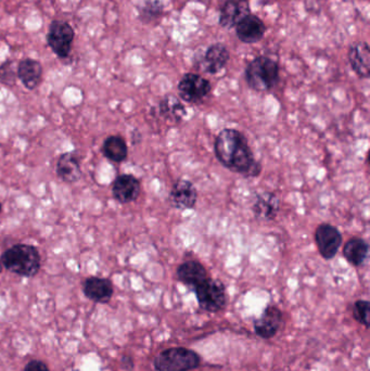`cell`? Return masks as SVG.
<instances>
[{
    "instance_id": "obj_1",
    "label": "cell",
    "mask_w": 370,
    "mask_h": 371,
    "mask_svg": "<svg viewBox=\"0 0 370 371\" xmlns=\"http://www.w3.org/2000/svg\"><path fill=\"white\" fill-rule=\"evenodd\" d=\"M215 156L225 168L245 176H257L260 163L254 160L248 139L242 133L233 128H225L215 139Z\"/></svg>"
},
{
    "instance_id": "obj_2",
    "label": "cell",
    "mask_w": 370,
    "mask_h": 371,
    "mask_svg": "<svg viewBox=\"0 0 370 371\" xmlns=\"http://www.w3.org/2000/svg\"><path fill=\"white\" fill-rule=\"evenodd\" d=\"M0 261L8 271L27 278L36 276L41 265V254L37 248L25 243L6 250Z\"/></svg>"
},
{
    "instance_id": "obj_3",
    "label": "cell",
    "mask_w": 370,
    "mask_h": 371,
    "mask_svg": "<svg viewBox=\"0 0 370 371\" xmlns=\"http://www.w3.org/2000/svg\"><path fill=\"white\" fill-rule=\"evenodd\" d=\"M245 79L253 90H270L278 82V63L266 55L255 58L245 69Z\"/></svg>"
},
{
    "instance_id": "obj_4",
    "label": "cell",
    "mask_w": 370,
    "mask_h": 371,
    "mask_svg": "<svg viewBox=\"0 0 370 371\" xmlns=\"http://www.w3.org/2000/svg\"><path fill=\"white\" fill-rule=\"evenodd\" d=\"M201 357L186 347H171L156 355L153 360L158 371H190L200 366Z\"/></svg>"
},
{
    "instance_id": "obj_5",
    "label": "cell",
    "mask_w": 370,
    "mask_h": 371,
    "mask_svg": "<svg viewBox=\"0 0 370 371\" xmlns=\"http://www.w3.org/2000/svg\"><path fill=\"white\" fill-rule=\"evenodd\" d=\"M196 297L200 307L210 313H217L226 306V291L223 283L207 278L195 288Z\"/></svg>"
},
{
    "instance_id": "obj_6",
    "label": "cell",
    "mask_w": 370,
    "mask_h": 371,
    "mask_svg": "<svg viewBox=\"0 0 370 371\" xmlns=\"http://www.w3.org/2000/svg\"><path fill=\"white\" fill-rule=\"evenodd\" d=\"M74 41V29L67 22L55 20L49 27L47 43L51 50L61 59L69 57Z\"/></svg>"
},
{
    "instance_id": "obj_7",
    "label": "cell",
    "mask_w": 370,
    "mask_h": 371,
    "mask_svg": "<svg viewBox=\"0 0 370 371\" xmlns=\"http://www.w3.org/2000/svg\"><path fill=\"white\" fill-rule=\"evenodd\" d=\"M178 94L188 103H200L211 93V83L201 75L187 73L178 83Z\"/></svg>"
},
{
    "instance_id": "obj_8",
    "label": "cell",
    "mask_w": 370,
    "mask_h": 371,
    "mask_svg": "<svg viewBox=\"0 0 370 371\" xmlns=\"http://www.w3.org/2000/svg\"><path fill=\"white\" fill-rule=\"evenodd\" d=\"M315 242L324 259H334L342 245L341 233L330 224H322L316 229Z\"/></svg>"
},
{
    "instance_id": "obj_9",
    "label": "cell",
    "mask_w": 370,
    "mask_h": 371,
    "mask_svg": "<svg viewBox=\"0 0 370 371\" xmlns=\"http://www.w3.org/2000/svg\"><path fill=\"white\" fill-rule=\"evenodd\" d=\"M282 323H284V315L278 307H266L260 318L255 321V333L265 340L274 338L282 327Z\"/></svg>"
},
{
    "instance_id": "obj_10",
    "label": "cell",
    "mask_w": 370,
    "mask_h": 371,
    "mask_svg": "<svg viewBox=\"0 0 370 371\" xmlns=\"http://www.w3.org/2000/svg\"><path fill=\"white\" fill-rule=\"evenodd\" d=\"M237 37L245 43H256L266 33V25L257 15L249 13L235 25Z\"/></svg>"
},
{
    "instance_id": "obj_11",
    "label": "cell",
    "mask_w": 370,
    "mask_h": 371,
    "mask_svg": "<svg viewBox=\"0 0 370 371\" xmlns=\"http://www.w3.org/2000/svg\"><path fill=\"white\" fill-rule=\"evenodd\" d=\"M140 182L130 174L118 176L112 184V194L114 199L122 204L132 203L138 199L140 194Z\"/></svg>"
},
{
    "instance_id": "obj_12",
    "label": "cell",
    "mask_w": 370,
    "mask_h": 371,
    "mask_svg": "<svg viewBox=\"0 0 370 371\" xmlns=\"http://www.w3.org/2000/svg\"><path fill=\"white\" fill-rule=\"evenodd\" d=\"M249 13H250L249 0H226L221 8L219 25L224 29H233L238 25V22Z\"/></svg>"
},
{
    "instance_id": "obj_13",
    "label": "cell",
    "mask_w": 370,
    "mask_h": 371,
    "mask_svg": "<svg viewBox=\"0 0 370 371\" xmlns=\"http://www.w3.org/2000/svg\"><path fill=\"white\" fill-rule=\"evenodd\" d=\"M197 189L193 182L179 180L170 192V203L177 210H190L197 202Z\"/></svg>"
},
{
    "instance_id": "obj_14",
    "label": "cell",
    "mask_w": 370,
    "mask_h": 371,
    "mask_svg": "<svg viewBox=\"0 0 370 371\" xmlns=\"http://www.w3.org/2000/svg\"><path fill=\"white\" fill-rule=\"evenodd\" d=\"M231 53L226 46L221 43H213L205 50L202 58L201 67L207 74H217L228 63Z\"/></svg>"
},
{
    "instance_id": "obj_15",
    "label": "cell",
    "mask_w": 370,
    "mask_h": 371,
    "mask_svg": "<svg viewBox=\"0 0 370 371\" xmlns=\"http://www.w3.org/2000/svg\"><path fill=\"white\" fill-rule=\"evenodd\" d=\"M85 295L90 301L106 304L114 297V288L111 281L107 278L89 277L84 283Z\"/></svg>"
},
{
    "instance_id": "obj_16",
    "label": "cell",
    "mask_w": 370,
    "mask_h": 371,
    "mask_svg": "<svg viewBox=\"0 0 370 371\" xmlns=\"http://www.w3.org/2000/svg\"><path fill=\"white\" fill-rule=\"evenodd\" d=\"M349 61L354 72L362 77L368 79L370 74V48L365 41H357L349 49Z\"/></svg>"
},
{
    "instance_id": "obj_17",
    "label": "cell",
    "mask_w": 370,
    "mask_h": 371,
    "mask_svg": "<svg viewBox=\"0 0 370 371\" xmlns=\"http://www.w3.org/2000/svg\"><path fill=\"white\" fill-rule=\"evenodd\" d=\"M57 175L67 184H74L82 177L80 158L73 152H65L59 156L55 168Z\"/></svg>"
},
{
    "instance_id": "obj_18",
    "label": "cell",
    "mask_w": 370,
    "mask_h": 371,
    "mask_svg": "<svg viewBox=\"0 0 370 371\" xmlns=\"http://www.w3.org/2000/svg\"><path fill=\"white\" fill-rule=\"evenodd\" d=\"M17 76L25 88L33 90L39 87L43 79V67L34 59H23L18 65Z\"/></svg>"
},
{
    "instance_id": "obj_19",
    "label": "cell",
    "mask_w": 370,
    "mask_h": 371,
    "mask_svg": "<svg viewBox=\"0 0 370 371\" xmlns=\"http://www.w3.org/2000/svg\"><path fill=\"white\" fill-rule=\"evenodd\" d=\"M177 277L181 283L195 289L197 285L207 281V269L205 266L197 261H187L178 266Z\"/></svg>"
},
{
    "instance_id": "obj_20",
    "label": "cell",
    "mask_w": 370,
    "mask_h": 371,
    "mask_svg": "<svg viewBox=\"0 0 370 371\" xmlns=\"http://www.w3.org/2000/svg\"><path fill=\"white\" fill-rule=\"evenodd\" d=\"M253 214L260 220H273L279 212V200L274 194H257L252 205Z\"/></svg>"
},
{
    "instance_id": "obj_21",
    "label": "cell",
    "mask_w": 370,
    "mask_h": 371,
    "mask_svg": "<svg viewBox=\"0 0 370 371\" xmlns=\"http://www.w3.org/2000/svg\"><path fill=\"white\" fill-rule=\"evenodd\" d=\"M159 112L161 118L166 122L177 124L185 116L186 109L177 97L174 95H167L160 102Z\"/></svg>"
},
{
    "instance_id": "obj_22",
    "label": "cell",
    "mask_w": 370,
    "mask_h": 371,
    "mask_svg": "<svg viewBox=\"0 0 370 371\" xmlns=\"http://www.w3.org/2000/svg\"><path fill=\"white\" fill-rule=\"evenodd\" d=\"M369 252L367 242L362 238H352L343 248V257L351 265L362 266L366 261Z\"/></svg>"
},
{
    "instance_id": "obj_23",
    "label": "cell",
    "mask_w": 370,
    "mask_h": 371,
    "mask_svg": "<svg viewBox=\"0 0 370 371\" xmlns=\"http://www.w3.org/2000/svg\"><path fill=\"white\" fill-rule=\"evenodd\" d=\"M102 152L108 160L121 163L128 156V148L124 138L121 136H109L102 144Z\"/></svg>"
},
{
    "instance_id": "obj_24",
    "label": "cell",
    "mask_w": 370,
    "mask_h": 371,
    "mask_svg": "<svg viewBox=\"0 0 370 371\" xmlns=\"http://www.w3.org/2000/svg\"><path fill=\"white\" fill-rule=\"evenodd\" d=\"M163 10V4L160 0H148L139 8V18L144 23H151L161 18Z\"/></svg>"
},
{
    "instance_id": "obj_25",
    "label": "cell",
    "mask_w": 370,
    "mask_h": 371,
    "mask_svg": "<svg viewBox=\"0 0 370 371\" xmlns=\"http://www.w3.org/2000/svg\"><path fill=\"white\" fill-rule=\"evenodd\" d=\"M353 316L358 323L369 328V302L365 299L356 301L353 306Z\"/></svg>"
},
{
    "instance_id": "obj_26",
    "label": "cell",
    "mask_w": 370,
    "mask_h": 371,
    "mask_svg": "<svg viewBox=\"0 0 370 371\" xmlns=\"http://www.w3.org/2000/svg\"><path fill=\"white\" fill-rule=\"evenodd\" d=\"M17 77V73L13 69V63L6 62L0 67V83L10 86L15 84Z\"/></svg>"
},
{
    "instance_id": "obj_27",
    "label": "cell",
    "mask_w": 370,
    "mask_h": 371,
    "mask_svg": "<svg viewBox=\"0 0 370 371\" xmlns=\"http://www.w3.org/2000/svg\"><path fill=\"white\" fill-rule=\"evenodd\" d=\"M25 371H50L49 370L48 366H47L45 363L41 362V360H31V362L27 363V366H25Z\"/></svg>"
},
{
    "instance_id": "obj_28",
    "label": "cell",
    "mask_w": 370,
    "mask_h": 371,
    "mask_svg": "<svg viewBox=\"0 0 370 371\" xmlns=\"http://www.w3.org/2000/svg\"><path fill=\"white\" fill-rule=\"evenodd\" d=\"M122 366L128 370H132L134 368V360L130 356H124L122 358Z\"/></svg>"
},
{
    "instance_id": "obj_29",
    "label": "cell",
    "mask_w": 370,
    "mask_h": 371,
    "mask_svg": "<svg viewBox=\"0 0 370 371\" xmlns=\"http://www.w3.org/2000/svg\"><path fill=\"white\" fill-rule=\"evenodd\" d=\"M1 271H3V264H1V261H0V275H1Z\"/></svg>"
},
{
    "instance_id": "obj_30",
    "label": "cell",
    "mask_w": 370,
    "mask_h": 371,
    "mask_svg": "<svg viewBox=\"0 0 370 371\" xmlns=\"http://www.w3.org/2000/svg\"><path fill=\"white\" fill-rule=\"evenodd\" d=\"M3 212V203H1V201H0V213Z\"/></svg>"
}]
</instances>
